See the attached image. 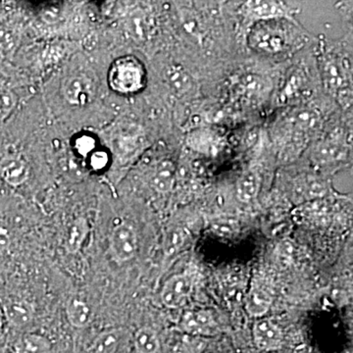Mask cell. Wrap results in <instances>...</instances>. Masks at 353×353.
<instances>
[{"label": "cell", "instance_id": "obj_1", "mask_svg": "<svg viewBox=\"0 0 353 353\" xmlns=\"http://www.w3.org/2000/svg\"><path fill=\"white\" fill-rule=\"evenodd\" d=\"M294 30L279 18L259 21L250 36V46L253 50L267 54H279L292 48Z\"/></svg>", "mask_w": 353, "mask_h": 353}, {"label": "cell", "instance_id": "obj_2", "mask_svg": "<svg viewBox=\"0 0 353 353\" xmlns=\"http://www.w3.org/2000/svg\"><path fill=\"white\" fill-rule=\"evenodd\" d=\"M108 82L114 92L132 94L145 88L146 73L143 63L134 57L118 58L111 65Z\"/></svg>", "mask_w": 353, "mask_h": 353}, {"label": "cell", "instance_id": "obj_3", "mask_svg": "<svg viewBox=\"0 0 353 353\" xmlns=\"http://www.w3.org/2000/svg\"><path fill=\"white\" fill-rule=\"evenodd\" d=\"M8 334L30 331L36 321V309L32 303L11 294L0 299Z\"/></svg>", "mask_w": 353, "mask_h": 353}, {"label": "cell", "instance_id": "obj_4", "mask_svg": "<svg viewBox=\"0 0 353 353\" xmlns=\"http://www.w3.org/2000/svg\"><path fill=\"white\" fill-rule=\"evenodd\" d=\"M109 248L113 259L119 263H125L136 256L139 241L136 230L130 223H118L109 234Z\"/></svg>", "mask_w": 353, "mask_h": 353}, {"label": "cell", "instance_id": "obj_5", "mask_svg": "<svg viewBox=\"0 0 353 353\" xmlns=\"http://www.w3.org/2000/svg\"><path fill=\"white\" fill-rule=\"evenodd\" d=\"M30 176V166L19 153L7 150L0 153V179L11 188H19Z\"/></svg>", "mask_w": 353, "mask_h": 353}, {"label": "cell", "instance_id": "obj_6", "mask_svg": "<svg viewBox=\"0 0 353 353\" xmlns=\"http://www.w3.org/2000/svg\"><path fill=\"white\" fill-rule=\"evenodd\" d=\"M62 94L72 105H87L94 101L97 88L94 81L83 74L68 77L62 85Z\"/></svg>", "mask_w": 353, "mask_h": 353}, {"label": "cell", "instance_id": "obj_7", "mask_svg": "<svg viewBox=\"0 0 353 353\" xmlns=\"http://www.w3.org/2000/svg\"><path fill=\"white\" fill-rule=\"evenodd\" d=\"M126 334L124 330L108 328L94 334L83 347V353H123Z\"/></svg>", "mask_w": 353, "mask_h": 353}, {"label": "cell", "instance_id": "obj_8", "mask_svg": "<svg viewBox=\"0 0 353 353\" xmlns=\"http://www.w3.org/2000/svg\"><path fill=\"white\" fill-rule=\"evenodd\" d=\"M192 292V280L185 274H179L165 283L161 290V301L166 307H182L190 299Z\"/></svg>", "mask_w": 353, "mask_h": 353}, {"label": "cell", "instance_id": "obj_9", "mask_svg": "<svg viewBox=\"0 0 353 353\" xmlns=\"http://www.w3.org/2000/svg\"><path fill=\"white\" fill-rule=\"evenodd\" d=\"M273 296L268 283L261 279L253 281L245 297V308L253 317H262L271 307Z\"/></svg>", "mask_w": 353, "mask_h": 353}, {"label": "cell", "instance_id": "obj_10", "mask_svg": "<svg viewBox=\"0 0 353 353\" xmlns=\"http://www.w3.org/2000/svg\"><path fill=\"white\" fill-rule=\"evenodd\" d=\"M255 345L264 352H273L282 347L284 336L282 330L269 319H260L253 326Z\"/></svg>", "mask_w": 353, "mask_h": 353}, {"label": "cell", "instance_id": "obj_11", "mask_svg": "<svg viewBox=\"0 0 353 353\" xmlns=\"http://www.w3.org/2000/svg\"><path fill=\"white\" fill-rule=\"evenodd\" d=\"M65 313L70 326L80 331L88 329L94 321V308L87 301L79 297H71L67 301Z\"/></svg>", "mask_w": 353, "mask_h": 353}, {"label": "cell", "instance_id": "obj_12", "mask_svg": "<svg viewBox=\"0 0 353 353\" xmlns=\"http://www.w3.org/2000/svg\"><path fill=\"white\" fill-rule=\"evenodd\" d=\"M183 331L194 334L210 336L216 331V322L208 311H188L180 322Z\"/></svg>", "mask_w": 353, "mask_h": 353}, {"label": "cell", "instance_id": "obj_13", "mask_svg": "<svg viewBox=\"0 0 353 353\" xmlns=\"http://www.w3.org/2000/svg\"><path fill=\"white\" fill-rule=\"evenodd\" d=\"M261 176L255 170L245 172L236 183V196L241 202H250L259 196Z\"/></svg>", "mask_w": 353, "mask_h": 353}, {"label": "cell", "instance_id": "obj_14", "mask_svg": "<svg viewBox=\"0 0 353 353\" xmlns=\"http://www.w3.org/2000/svg\"><path fill=\"white\" fill-rule=\"evenodd\" d=\"M132 345L137 353H158L161 343L155 330L150 327H141L134 332Z\"/></svg>", "mask_w": 353, "mask_h": 353}, {"label": "cell", "instance_id": "obj_15", "mask_svg": "<svg viewBox=\"0 0 353 353\" xmlns=\"http://www.w3.org/2000/svg\"><path fill=\"white\" fill-rule=\"evenodd\" d=\"M175 167L172 162H160L152 175L153 189L162 194L170 192L175 183Z\"/></svg>", "mask_w": 353, "mask_h": 353}, {"label": "cell", "instance_id": "obj_16", "mask_svg": "<svg viewBox=\"0 0 353 353\" xmlns=\"http://www.w3.org/2000/svg\"><path fill=\"white\" fill-rule=\"evenodd\" d=\"M245 7L248 15L259 21L275 19L283 13L274 0H248Z\"/></svg>", "mask_w": 353, "mask_h": 353}, {"label": "cell", "instance_id": "obj_17", "mask_svg": "<svg viewBox=\"0 0 353 353\" xmlns=\"http://www.w3.org/2000/svg\"><path fill=\"white\" fill-rule=\"evenodd\" d=\"M90 234V224L85 218L80 217L74 221L66 241V250L71 254H76L82 250L83 243Z\"/></svg>", "mask_w": 353, "mask_h": 353}, {"label": "cell", "instance_id": "obj_18", "mask_svg": "<svg viewBox=\"0 0 353 353\" xmlns=\"http://www.w3.org/2000/svg\"><path fill=\"white\" fill-rule=\"evenodd\" d=\"M14 236L6 221L0 219V262H6L12 254Z\"/></svg>", "mask_w": 353, "mask_h": 353}, {"label": "cell", "instance_id": "obj_19", "mask_svg": "<svg viewBox=\"0 0 353 353\" xmlns=\"http://www.w3.org/2000/svg\"><path fill=\"white\" fill-rule=\"evenodd\" d=\"M218 137L214 132L209 130H201V131L194 132L190 134L189 143L192 148H199V150H209L213 148V145L217 146Z\"/></svg>", "mask_w": 353, "mask_h": 353}, {"label": "cell", "instance_id": "obj_20", "mask_svg": "<svg viewBox=\"0 0 353 353\" xmlns=\"http://www.w3.org/2000/svg\"><path fill=\"white\" fill-rule=\"evenodd\" d=\"M99 148V141L94 134L83 132L74 139V150L82 157L88 158L94 150Z\"/></svg>", "mask_w": 353, "mask_h": 353}, {"label": "cell", "instance_id": "obj_21", "mask_svg": "<svg viewBox=\"0 0 353 353\" xmlns=\"http://www.w3.org/2000/svg\"><path fill=\"white\" fill-rule=\"evenodd\" d=\"M17 105V97L10 90L0 88V123L10 117Z\"/></svg>", "mask_w": 353, "mask_h": 353}, {"label": "cell", "instance_id": "obj_22", "mask_svg": "<svg viewBox=\"0 0 353 353\" xmlns=\"http://www.w3.org/2000/svg\"><path fill=\"white\" fill-rule=\"evenodd\" d=\"M185 234L183 230L176 229L167 234L164 241V252L167 256L175 254L185 243Z\"/></svg>", "mask_w": 353, "mask_h": 353}, {"label": "cell", "instance_id": "obj_23", "mask_svg": "<svg viewBox=\"0 0 353 353\" xmlns=\"http://www.w3.org/2000/svg\"><path fill=\"white\" fill-rule=\"evenodd\" d=\"M88 165L95 172H99L108 168L110 162V154L106 150L97 148L88 157Z\"/></svg>", "mask_w": 353, "mask_h": 353}]
</instances>
